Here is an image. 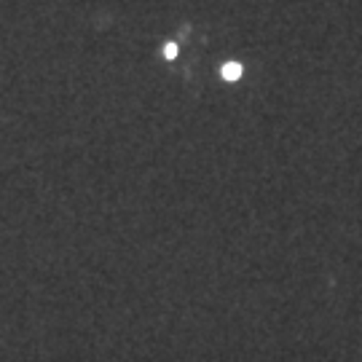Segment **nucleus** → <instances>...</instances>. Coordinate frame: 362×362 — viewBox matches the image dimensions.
Wrapping results in <instances>:
<instances>
[{
  "instance_id": "f257e3e1",
  "label": "nucleus",
  "mask_w": 362,
  "mask_h": 362,
  "mask_svg": "<svg viewBox=\"0 0 362 362\" xmlns=\"http://www.w3.org/2000/svg\"><path fill=\"white\" fill-rule=\"evenodd\" d=\"M239 76H242V65H239V62L223 65V78H226V81H236Z\"/></svg>"
},
{
  "instance_id": "f03ea898",
  "label": "nucleus",
  "mask_w": 362,
  "mask_h": 362,
  "mask_svg": "<svg viewBox=\"0 0 362 362\" xmlns=\"http://www.w3.org/2000/svg\"><path fill=\"white\" fill-rule=\"evenodd\" d=\"M164 57H169V59H175V57H177V46H175V43H169L167 49H164Z\"/></svg>"
}]
</instances>
